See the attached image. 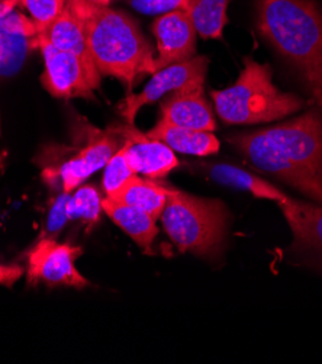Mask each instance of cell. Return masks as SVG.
<instances>
[{"label":"cell","mask_w":322,"mask_h":364,"mask_svg":"<svg viewBox=\"0 0 322 364\" xmlns=\"http://www.w3.org/2000/svg\"><path fill=\"white\" fill-rule=\"evenodd\" d=\"M228 223L230 213L221 200L168 188L161 224L181 251L203 259H217L225 245Z\"/></svg>","instance_id":"277c9868"},{"label":"cell","mask_w":322,"mask_h":364,"mask_svg":"<svg viewBox=\"0 0 322 364\" xmlns=\"http://www.w3.org/2000/svg\"><path fill=\"white\" fill-rule=\"evenodd\" d=\"M125 138L127 156L136 174L160 180L178 167L176 153L164 142L138 131L134 125H119Z\"/></svg>","instance_id":"7c38bea8"},{"label":"cell","mask_w":322,"mask_h":364,"mask_svg":"<svg viewBox=\"0 0 322 364\" xmlns=\"http://www.w3.org/2000/svg\"><path fill=\"white\" fill-rule=\"evenodd\" d=\"M157 41L156 70L190 60L196 54V29L186 11L159 15L153 23Z\"/></svg>","instance_id":"8fae6325"},{"label":"cell","mask_w":322,"mask_h":364,"mask_svg":"<svg viewBox=\"0 0 322 364\" xmlns=\"http://www.w3.org/2000/svg\"><path fill=\"white\" fill-rule=\"evenodd\" d=\"M262 131L286 157L322 181V112L319 109Z\"/></svg>","instance_id":"ba28073f"},{"label":"cell","mask_w":322,"mask_h":364,"mask_svg":"<svg viewBox=\"0 0 322 364\" xmlns=\"http://www.w3.org/2000/svg\"><path fill=\"white\" fill-rule=\"evenodd\" d=\"M19 4L22 5L23 0H4V2H2V12L6 15Z\"/></svg>","instance_id":"4316f807"},{"label":"cell","mask_w":322,"mask_h":364,"mask_svg":"<svg viewBox=\"0 0 322 364\" xmlns=\"http://www.w3.org/2000/svg\"><path fill=\"white\" fill-rule=\"evenodd\" d=\"M68 193H63V196L57 200L55 206L51 210V216H50V223H48V228L51 231H57L60 230L65 220H67V215H65V202H67Z\"/></svg>","instance_id":"d4e9b609"},{"label":"cell","mask_w":322,"mask_h":364,"mask_svg":"<svg viewBox=\"0 0 322 364\" xmlns=\"http://www.w3.org/2000/svg\"><path fill=\"white\" fill-rule=\"evenodd\" d=\"M215 111L230 125H254L291 117L305 106L304 99L281 92L273 83L270 65L245 58L235 83L210 92Z\"/></svg>","instance_id":"3957f363"},{"label":"cell","mask_w":322,"mask_h":364,"mask_svg":"<svg viewBox=\"0 0 322 364\" xmlns=\"http://www.w3.org/2000/svg\"><path fill=\"white\" fill-rule=\"evenodd\" d=\"M102 210L111 218L142 251L151 252L153 242L159 235L157 220L138 208L115 202L109 198L102 199Z\"/></svg>","instance_id":"9a60e30c"},{"label":"cell","mask_w":322,"mask_h":364,"mask_svg":"<svg viewBox=\"0 0 322 364\" xmlns=\"http://www.w3.org/2000/svg\"><path fill=\"white\" fill-rule=\"evenodd\" d=\"M209 176L218 183L248 192L259 199L272 200L277 205L289 200L288 195H284L276 186L269 183L267 180L232 164H215L209 167Z\"/></svg>","instance_id":"d6986e66"},{"label":"cell","mask_w":322,"mask_h":364,"mask_svg":"<svg viewBox=\"0 0 322 364\" xmlns=\"http://www.w3.org/2000/svg\"><path fill=\"white\" fill-rule=\"evenodd\" d=\"M256 26L298 71L322 112V6L315 0H259Z\"/></svg>","instance_id":"6da1fadb"},{"label":"cell","mask_w":322,"mask_h":364,"mask_svg":"<svg viewBox=\"0 0 322 364\" xmlns=\"http://www.w3.org/2000/svg\"><path fill=\"white\" fill-rule=\"evenodd\" d=\"M83 138L85 144L53 176L58 178L63 193L76 191L89 176L103 168L125 142L119 125L109 127L104 131L87 125Z\"/></svg>","instance_id":"9c48e42d"},{"label":"cell","mask_w":322,"mask_h":364,"mask_svg":"<svg viewBox=\"0 0 322 364\" xmlns=\"http://www.w3.org/2000/svg\"><path fill=\"white\" fill-rule=\"evenodd\" d=\"M134 176H136V173L128 160L127 145L124 142L122 147L117 151V154H114L112 159L104 166V173L102 180L103 191L106 195L104 198L114 196Z\"/></svg>","instance_id":"7402d4cb"},{"label":"cell","mask_w":322,"mask_h":364,"mask_svg":"<svg viewBox=\"0 0 322 364\" xmlns=\"http://www.w3.org/2000/svg\"><path fill=\"white\" fill-rule=\"evenodd\" d=\"M0 60H2V47H0ZM0 135H2V125H0Z\"/></svg>","instance_id":"f1b7e54d"},{"label":"cell","mask_w":322,"mask_h":364,"mask_svg":"<svg viewBox=\"0 0 322 364\" xmlns=\"http://www.w3.org/2000/svg\"><path fill=\"white\" fill-rule=\"evenodd\" d=\"M86 32L89 50L102 76L118 79L129 90L146 75H154L156 55L138 25L127 14L89 0H68Z\"/></svg>","instance_id":"7a4b0ae2"},{"label":"cell","mask_w":322,"mask_h":364,"mask_svg":"<svg viewBox=\"0 0 322 364\" xmlns=\"http://www.w3.org/2000/svg\"><path fill=\"white\" fill-rule=\"evenodd\" d=\"M196 0H131V6L144 15H163L171 11H186L195 5Z\"/></svg>","instance_id":"cb8c5ba5"},{"label":"cell","mask_w":322,"mask_h":364,"mask_svg":"<svg viewBox=\"0 0 322 364\" xmlns=\"http://www.w3.org/2000/svg\"><path fill=\"white\" fill-rule=\"evenodd\" d=\"M230 142L256 168L272 174L299 191L316 203H322V181L286 157L262 129L237 134Z\"/></svg>","instance_id":"5b68a950"},{"label":"cell","mask_w":322,"mask_h":364,"mask_svg":"<svg viewBox=\"0 0 322 364\" xmlns=\"http://www.w3.org/2000/svg\"><path fill=\"white\" fill-rule=\"evenodd\" d=\"M35 36H41V38L61 51L71 53L89 63H95L86 40L83 22L68 5L54 22H51L43 32Z\"/></svg>","instance_id":"e0dca14e"},{"label":"cell","mask_w":322,"mask_h":364,"mask_svg":"<svg viewBox=\"0 0 322 364\" xmlns=\"http://www.w3.org/2000/svg\"><path fill=\"white\" fill-rule=\"evenodd\" d=\"M23 276V269L16 264H2L0 263V286L14 287L19 279Z\"/></svg>","instance_id":"484cf974"},{"label":"cell","mask_w":322,"mask_h":364,"mask_svg":"<svg viewBox=\"0 0 322 364\" xmlns=\"http://www.w3.org/2000/svg\"><path fill=\"white\" fill-rule=\"evenodd\" d=\"M160 111V121L164 124L206 132L217 129L212 106L206 100L203 90L168 95L163 99Z\"/></svg>","instance_id":"4fadbf2b"},{"label":"cell","mask_w":322,"mask_h":364,"mask_svg":"<svg viewBox=\"0 0 322 364\" xmlns=\"http://www.w3.org/2000/svg\"><path fill=\"white\" fill-rule=\"evenodd\" d=\"M89 2H92V4H96V5H103V6H107L109 5L112 0H89Z\"/></svg>","instance_id":"83f0119b"},{"label":"cell","mask_w":322,"mask_h":364,"mask_svg":"<svg viewBox=\"0 0 322 364\" xmlns=\"http://www.w3.org/2000/svg\"><path fill=\"white\" fill-rule=\"evenodd\" d=\"M209 60L205 55H195L190 60L176 63L156 71L144 90L125 96L119 105L118 111L127 124L134 125L135 117L141 107L164 99L168 95L178 92H202Z\"/></svg>","instance_id":"52a82bcc"},{"label":"cell","mask_w":322,"mask_h":364,"mask_svg":"<svg viewBox=\"0 0 322 364\" xmlns=\"http://www.w3.org/2000/svg\"><path fill=\"white\" fill-rule=\"evenodd\" d=\"M102 212V198L93 186H82L75 195L68 193L65 202L67 220H80L87 224H95Z\"/></svg>","instance_id":"44dd1931"},{"label":"cell","mask_w":322,"mask_h":364,"mask_svg":"<svg viewBox=\"0 0 322 364\" xmlns=\"http://www.w3.org/2000/svg\"><path fill=\"white\" fill-rule=\"evenodd\" d=\"M33 18L37 33L54 22L65 8V0H23L22 4Z\"/></svg>","instance_id":"603a6c76"},{"label":"cell","mask_w":322,"mask_h":364,"mask_svg":"<svg viewBox=\"0 0 322 364\" xmlns=\"http://www.w3.org/2000/svg\"><path fill=\"white\" fill-rule=\"evenodd\" d=\"M227 8L228 0H196L188 14L202 38L220 40L228 23Z\"/></svg>","instance_id":"ffe728a7"},{"label":"cell","mask_w":322,"mask_h":364,"mask_svg":"<svg viewBox=\"0 0 322 364\" xmlns=\"http://www.w3.org/2000/svg\"><path fill=\"white\" fill-rule=\"evenodd\" d=\"M279 208L288 221L295 244L312 250L322 259V203L299 202L289 198Z\"/></svg>","instance_id":"5bb4252c"},{"label":"cell","mask_w":322,"mask_h":364,"mask_svg":"<svg viewBox=\"0 0 322 364\" xmlns=\"http://www.w3.org/2000/svg\"><path fill=\"white\" fill-rule=\"evenodd\" d=\"M168 188L147 177L134 176L109 199L138 208L160 220L167 203Z\"/></svg>","instance_id":"ac0fdd59"},{"label":"cell","mask_w":322,"mask_h":364,"mask_svg":"<svg viewBox=\"0 0 322 364\" xmlns=\"http://www.w3.org/2000/svg\"><path fill=\"white\" fill-rule=\"evenodd\" d=\"M147 135L164 142L174 153L196 157L213 156L220 151L221 147L218 138L212 132L176 127L161 121H159L157 125L147 132Z\"/></svg>","instance_id":"2e32d148"},{"label":"cell","mask_w":322,"mask_h":364,"mask_svg":"<svg viewBox=\"0 0 322 364\" xmlns=\"http://www.w3.org/2000/svg\"><path fill=\"white\" fill-rule=\"evenodd\" d=\"M82 252L80 247L61 244L51 238L41 240L28 252L26 274L29 284L43 282L76 289L86 287L89 280L75 266Z\"/></svg>","instance_id":"30bf717a"},{"label":"cell","mask_w":322,"mask_h":364,"mask_svg":"<svg viewBox=\"0 0 322 364\" xmlns=\"http://www.w3.org/2000/svg\"><path fill=\"white\" fill-rule=\"evenodd\" d=\"M32 44L43 53L45 70L41 83L51 96L58 99L93 96L102 79L95 63L61 51L41 36H33Z\"/></svg>","instance_id":"8992f818"}]
</instances>
